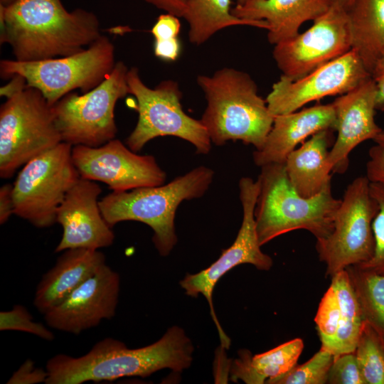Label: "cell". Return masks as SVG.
<instances>
[{
	"label": "cell",
	"mask_w": 384,
	"mask_h": 384,
	"mask_svg": "<svg viewBox=\"0 0 384 384\" xmlns=\"http://www.w3.org/2000/svg\"><path fill=\"white\" fill-rule=\"evenodd\" d=\"M1 43H7L15 60L37 61L78 53L101 36L92 11H68L61 0H14L0 5Z\"/></svg>",
	"instance_id": "1"
},
{
	"label": "cell",
	"mask_w": 384,
	"mask_h": 384,
	"mask_svg": "<svg viewBox=\"0 0 384 384\" xmlns=\"http://www.w3.org/2000/svg\"><path fill=\"white\" fill-rule=\"evenodd\" d=\"M193 346L184 331L173 326L155 343L128 348L118 340L106 338L85 355L58 354L46 366V384H80L113 380L127 376L146 377L164 368L181 371L192 361Z\"/></svg>",
	"instance_id": "2"
},
{
	"label": "cell",
	"mask_w": 384,
	"mask_h": 384,
	"mask_svg": "<svg viewBox=\"0 0 384 384\" xmlns=\"http://www.w3.org/2000/svg\"><path fill=\"white\" fill-rule=\"evenodd\" d=\"M197 84L207 102L200 120L211 142L223 146L230 140L241 141L260 149L274 117L250 75L225 67L212 75H198Z\"/></svg>",
	"instance_id": "3"
},
{
	"label": "cell",
	"mask_w": 384,
	"mask_h": 384,
	"mask_svg": "<svg viewBox=\"0 0 384 384\" xmlns=\"http://www.w3.org/2000/svg\"><path fill=\"white\" fill-rule=\"evenodd\" d=\"M257 181L254 215L261 246L295 230H306L316 240L331 233L341 199L333 196L331 184L316 196L304 198L291 184L284 163L261 166Z\"/></svg>",
	"instance_id": "4"
},
{
	"label": "cell",
	"mask_w": 384,
	"mask_h": 384,
	"mask_svg": "<svg viewBox=\"0 0 384 384\" xmlns=\"http://www.w3.org/2000/svg\"><path fill=\"white\" fill-rule=\"evenodd\" d=\"M213 177L210 168L200 166L166 184L112 191L99 201V207L111 228L127 220L149 225L154 231L156 250L166 256L177 242L174 220L178 206L183 201L203 196Z\"/></svg>",
	"instance_id": "5"
},
{
	"label": "cell",
	"mask_w": 384,
	"mask_h": 384,
	"mask_svg": "<svg viewBox=\"0 0 384 384\" xmlns=\"http://www.w3.org/2000/svg\"><path fill=\"white\" fill-rule=\"evenodd\" d=\"M127 78L129 94L137 102L138 120L126 139L132 151H141L156 137L172 136L191 143L198 154L210 152L209 135L200 119L183 111L182 92L176 81L163 80L151 88L143 82L137 67L128 70Z\"/></svg>",
	"instance_id": "6"
},
{
	"label": "cell",
	"mask_w": 384,
	"mask_h": 384,
	"mask_svg": "<svg viewBox=\"0 0 384 384\" xmlns=\"http://www.w3.org/2000/svg\"><path fill=\"white\" fill-rule=\"evenodd\" d=\"M115 63L114 45L102 35L84 50L67 56L37 61L1 60L0 74L4 79L23 77L28 85L39 90L53 106L75 89L85 93L97 87Z\"/></svg>",
	"instance_id": "7"
},
{
	"label": "cell",
	"mask_w": 384,
	"mask_h": 384,
	"mask_svg": "<svg viewBox=\"0 0 384 384\" xmlns=\"http://www.w3.org/2000/svg\"><path fill=\"white\" fill-rule=\"evenodd\" d=\"M53 106L36 87H26L0 108V176L15 171L62 142Z\"/></svg>",
	"instance_id": "8"
},
{
	"label": "cell",
	"mask_w": 384,
	"mask_h": 384,
	"mask_svg": "<svg viewBox=\"0 0 384 384\" xmlns=\"http://www.w3.org/2000/svg\"><path fill=\"white\" fill-rule=\"evenodd\" d=\"M128 70L124 62L118 61L97 87L81 95L71 92L53 106L63 142L97 147L115 139L114 107L129 94Z\"/></svg>",
	"instance_id": "9"
},
{
	"label": "cell",
	"mask_w": 384,
	"mask_h": 384,
	"mask_svg": "<svg viewBox=\"0 0 384 384\" xmlns=\"http://www.w3.org/2000/svg\"><path fill=\"white\" fill-rule=\"evenodd\" d=\"M72 148L62 142L23 165L13 185L15 215L41 228L56 223L59 206L80 178Z\"/></svg>",
	"instance_id": "10"
},
{
	"label": "cell",
	"mask_w": 384,
	"mask_h": 384,
	"mask_svg": "<svg viewBox=\"0 0 384 384\" xmlns=\"http://www.w3.org/2000/svg\"><path fill=\"white\" fill-rule=\"evenodd\" d=\"M378 209L366 176L357 177L348 185L336 212L331 233L316 242L319 258L326 266V276L331 277L373 257L372 223Z\"/></svg>",
	"instance_id": "11"
},
{
	"label": "cell",
	"mask_w": 384,
	"mask_h": 384,
	"mask_svg": "<svg viewBox=\"0 0 384 384\" xmlns=\"http://www.w3.org/2000/svg\"><path fill=\"white\" fill-rule=\"evenodd\" d=\"M240 199L242 207V221L238 235L228 248L223 250L219 258L208 268L197 274H187L181 281V286L188 296L202 294L207 299L210 314L219 332L221 344L230 346V339L223 332L215 314L213 292L220 277L233 267L241 264H251L260 270H268L272 260L261 250L256 230L255 207L259 193L257 180L242 177L239 181Z\"/></svg>",
	"instance_id": "12"
},
{
	"label": "cell",
	"mask_w": 384,
	"mask_h": 384,
	"mask_svg": "<svg viewBox=\"0 0 384 384\" xmlns=\"http://www.w3.org/2000/svg\"><path fill=\"white\" fill-rule=\"evenodd\" d=\"M351 49L346 9L333 2L309 29L275 44L272 55L282 75L296 80Z\"/></svg>",
	"instance_id": "13"
},
{
	"label": "cell",
	"mask_w": 384,
	"mask_h": 384,
	"mask_svg": "<svg viewBox=\"0 0 384 384\" xmlns=\"http://www.w3.org/2000/svg\"><path fill=\"white\" fill-rule=\"evenodd\" d=\"M72 159L81 178L106 183L112 191L164 183L165 171L151 155H139L119 139L102 146L75 145Z\"/></svg>",
	"instance_id": "14"
},
{
	"label": "cell",
	"mask_w": 384,
	"mask_h": 384,
	"mask_svg": "<svg viewBox=\"0 0 384 384\" xmlns=\"http://www.w3.org/2000/svg\"><path fill=\"white\" fill-rule=\"evenodd\" d=\"M370 76L356 50L351 49L296 80L282 75L266 102L274 117L288 114L324 97L345 94Z\"/></svg>",
	"instance_id": "15"
},
{
	"label": "cell",
	"mask_w": 384,
	"mask_h": 384,
	"mask_svg": "<svg viewBox=\"0 0 384 384\" xmlns=\"http://www.w3.org/2000/svg\"><path fill=\"white\" fill-rule=\"evenodd\" d=\"M119 292V274L105 265L60 304L44 314L45 321L52 329L80 334L114 316Z\"/></svg>",
	"instance_id": "16"
},
{
	"label": "cell",
	"mask_w": 384,
	"mask_h": 384,
	"mask_svg": "<svg viewBox=\"0 0 384 384\" xmlns=\"http://www.w3.org/2000/svg\"><path fill=\"white\" fill-rule=\"evenodd\" d=\"M101 192L95 181L81 177L68 191L57 210L56 223L62 226L63 235L55 252L112 245L114 235L102 217L97 201Z\"/></svg>",
	"instance_id": "17"
},
{
	"label": "cell",
	"mask_w": 384,
	"mask_h": 384,
	"mask_svg": "<svg viewBox=\"0 0 384 384\" xmlns=\"http://www.w3.org/2000/svg\"><path fill=\"white\" fill-rule=\"evenodd\" d=\"M314 321L321 348L334 357L355 352L365 320L346 269L331 277Z\"/></svg>",
	"instance_id": "18"
},
{
	"label": "cell",
	"mask_w": 384,
	"mask_h": 384,
	"mask_svg": "<svg viewBox=\"0 0 384 384\" xmlns=\"http://www.w3.org/2000/svg\"><path fill=\"white\" fill-rule=\"evenodd\" d=\"M376 97L377 87L370 76L332 103L337 132L328 158L332 173H345L348 167L350 153L358 144L373 140L382 132L375 121Z\"/></svg>",
	"instance_id": "19"
},
{
	"label": "cell",
	"mask_w": 384,
	"mask_h": 384,
	"mask_svg": "<svg viewBox=\"0 0 384 384\" xmlns=\"http://www.w3.org/2000/svg\"><path fill=\"white\" fill-rule=\"evenodd\" d=\"M336 120L332 103L274 116L264 145L253 152L255 164L261 167L284 164L289 154L307 137L324 129L334 131Z\"/></svg>",
	"instance_id": "20"
},
{
	"label": "cell",
	"mask_w": 384,
	"mask_h": 384,
	"mask_svg": "<svg viewBox=\"0 0 384 384\" xmlns=\"http://www.w3.org/2000/svg\"><path fill=\"white\" fill-rule=\"evenodd\" d=\"M106 265L98 250L73 248L64 250L54 266L42 277L33 304L43 314L60 304L75 289Z\"/></svg>",
	"instance_id": "21"
},
{
	"label": "cell",
	"mask_w": 384,
	"mask_h": 384,
	"mask_svg": "<svg viewBox=\"0 0 384 384\" xmlns=\"http://www.w3.org/2000/svg\"><path fill=\"white\" fill-rule=\"evenodd\" d=\"M332 4L333 0H249L236 4L232 14L242 19L265 21L268 41L275 45L297 36L304 22L314 21Z\"/></svg>",
	"instance_id": "22"
},
{
	"label": "cell",
	"mask_w": 384,
	"mask_h": 384,
	"mask_svg": "<svg viewBox=\"0 0 384 384\" xmlns=\"http://www.w3.org/2000/svg\"><path fill=\"white\" fill-rule=\"evenodd\" d=\"M332 129L321 130L287 156L284 166L289 180L304 198H311L331 184L328 158L334 143Z\"/></svg>",
	"instance_id": "23"
},
{
	"label": "cell",
	"mask_w": 384,
	"mask_h": 384,
	"mask_svg": "<svg viewBox=\"0 0 384 384\" xmlns=\"http://www.w3.org/2000/svg\"><path fill=\"white\" fill-rule=\"evenodd\" d=\"M351 49L371 74L384 51V0H353L346 9Z\"/></svg>",
	"instance_id": "24"
},
{
	"label": "cell",
	"mask_w": 384,
	"mask_h": 384,
	"mask_svg": "<svg viewBox=\"0 0 384 384\" xmlns=\"http://www.w3.org/2000/svg\"><path fill=\"white\" fill-rule=\"evenodd\" d=\"M304 348L302 338H296L268 351L252 356L242 350L230 368V379L247 384L268 383L290 370Z\"/></svg>",
	"instance_id": "25"
},
{
	"label": "cell",
	"mask_w": 384,
	"mask_h": 384,
	"mask_svg": "<svg viewBox=\"0 0 384 384\" xmlns=\"http://www.w3.org/2000/svg\"><path fill=\"white\" fill-rule=\"evenodd\" d=\"M184 18L188 24V40L200 46L218 31L233 26H250L267 30L265 21L245 20L232 14V0H184Z\"/></svg>",
	"instance_id": "26"
},
{
	"label": "cell",
	"mask_w": 384,
	"mask_h": 384,
	"mask_svg": "<svg viewBox=\"0 0 384 384\" xmlns=\"http://www.w3.org/2000/svg\"><path fill=\"white\" fill-rule=\"evenodd\" d=\"M358 298L364 320L384 341V274L358 265L346 268Z\"/></svg>",
	"instance_id": "27"
},
{
	"label": "cell",
	"mask_w": 384,
	"mask_h": 384,
	"mask_svg": "<svg viewBox=\"0 0 384 384\" xmlns=\"http://www.w3.org/2000/svg\"><path fill=\"white\" fill-rule=\"evenodd\" d=\"M355 354L366 384H384V341L366 321Z\"/></svg>",
	"instance_id": "28"
},
{
	"label": "cell",
	"mask_w": 384,
	"mask_h": 384,
	"mask_svg": "<svg viewBox=\"0 0 384 384\" xmlns=\"http://www.w3.org/2000/svg\"><path fill=\"white\" fill-rule=\"evenodd\" d=\"M334 356L320 348L308 361L297 363L287 373L270 384H325L333 364Z\"/></svg>",
	"instance_id": "29"
},
{
	"label": "cell",
	"mask_w": 384,
	"mask_h": 384,
	"mask_svg": "<svg viewBox=\"0 0 384 384\" xmlns=\"http://www.w3.org/2000/svg\"><path fill=\"white\" fill-rule=\"evenodd\" d=\"M370 191L379 206L372 223L375 240L374 253L368 261L356 265L384 274V184L370 182Z\"/></svg>",
	"instance_id": "30"
},
{
	"label": "cell",
	"mask_w": 384,
	"mask_h": 384,
	"mask_svg": "<svg viewBox=\"0 0 384 384\" xmlns=\"http://www.w3.org/2000/svg\"><path fill=\"white\" fill-rule=\"evenodd\" d=\"M1 331H19L33 334L46 341H52L54 335L46 326L33 321L28 309L15 305L9 311L0 312Z\"/></svg>",
	"instance_id": "31"
},
{
	"label": "cell",
	"mask_w": 384,
	"mask_h": 384,
	"mask_svg": "<svg viewBox=\"0 0 384 384\" xmlns=\"http://www.w3.org/2000/svg\"><path fill=\"white\" fill-rule=\"evenodd\" d=\"M327 383L366 384L361 371L355 352L334 357Z\"/></svg>",
	"instance_id": "32"
},
{
	"label": "cell",
	"mask_w": 384,
	"mask_h": 384,
	"mask_svg": "<svg viewBox=\"0 0 384 384\" xmlns=\"http://www.w3.org/2000/svg\"><path fill=\"white\" fill-rule=\"evenodd\" d=\"M48 378L46 369L36 368L31 359H27L16 370L6 383L8 384H35L45 383Z\"/></svg>",
	"instance_id": "33"
},
{
	"label": "cell",
	"mask_w": 384,
	"mask_h": 384,
	"mask_svg": "<svg viewBox=\"0 0 384 384\" xmlns=\"http://www.w3.org/2000/svg\"><path fill=\"white\" fill-rule=\"evenodd\" d=\"M178 18L169 13L160 15L151 30L154 40L178 38L181 27Z\"/></svg>",
	"instance_id": "34"
},
{
	"label": "cell",
	"mask_w": 384,
	"mask_h": 384,
	"mask_svg": "<svg viewBox=\"0 0 384 384\" xmlns=\"http://www.w3.org/2000/svg\"><path fill=\"white\" fill-rule=\"evenodd\" d=\"M366 177L371 183L384 184V146L375 144L368 151Z\"/></svg>",
	"instance_id": "35"
},
{
	"label": "cell",
	"mask_w": 384,
	"mask_h": 384,
	"mask_svg": "<svg viewBox=\"0 0 384 384\" xmlns=\"http://www.w3.org/2000/svg\"><path fill=\"white\" fill-rule=\"evenodd\" d=\"M154 53L156 57L165 61L177 60L181 53V43L178 38L155 40Z\"/></svg>",
	"instance_id": "36"
},
{
	"label": "cell",
	"mask_w": 384,
	"mask_h": 384,
	"mask_svg": "<svg viewBox=\"0 0 384 384\" xmlns=\"http://www.w3.org/2000/svg\"><path fill=\"white\" fill-rule=\"evenodd\" d=\"M377 87L376 110H384V51L374 65L370 74Z\"/></svg>",
	"instance_id": "37"
},
{
	"label": "cell",
	"mask_w": 384,
	"mask_h": 384,
	"mask_svg": "<svg viewBox=\"0 0 384 384\" xmlns=\"http://www.w3.org/2000/svg\"><path fill=\"white\" fill-rule=\"evenodd\" d=\"M14 186L6 183L0 188V223L4 224L14 214Z\"/></svg>",
	"instance_id": "38"
},
{
	"label": "cell",
	"mask_w": 384,
	"mask_h": 384,
	"mask_svg": "<svg viewBox=\"0 0 384 384\" xmlns=\"http://www.w3.org/2000/svg\"><path fill=\"white\" fill-rule=\"evenodd\" d=\"M165 13L174 14L178 17H183L186 12L184 0H143Z\"/></svg>",
	"instance_id": "39"
},
{
	"label": "cell",
	"mask_w": 384,
	"mask_h": 384,
	"mask_svg": "<svg viewBox=\"0 0 384 384\" xmlns=\"http://www.w3.org/2000/svg\"><path fill=\"white\" fill-rule=\"evenodd\" d=\"M27 85L25 78L19 75H13L10 81L1 87L0 95L9 98L23 90Z\"/></svg>",
	"instance_id": "40"
},
{
	"label": "cell",
	"mask_w": 384,
	"mask_h": 384,
	"mask_svg": "<svg viewBox=\"0 0 384 384\" xmlns=\"http://www.w3.org/2000/svg\"><path fill=\"white\" fill-rule=\"evenodd\" d=\"M373 141L379 145L384 146V131L382 130L373 139Z\"/></svg>",
	"instance_id": "41"
},
{
	"label": "cell",
	"mask_w": 384,
	"mask_h": 384,
	"mask_svg": "<svg viewBox=\"0 0 384 384\" xmlns=\"http://www.w3.org/2000/svg\"><path fill=\"white\" fill-rule=\"evenodd\" d=\"M353 0H333L334 3H336L346 9L352 4Z\"/></svg>",
	"instance_id": "42"
},
{
	"label": "cell",
	"mask_w": 384,
	"mask_h": 384,
	"mask_svg": "<svg viewBox=\"0 0 384 384\" xmlns=\"http://www.w3.org/2000/svg\"><path fill=\"white\" fill-rule=\"evenodd\" d=\"M14 1V0H0V5L6 6L13 2Z\"/></svg>",
	"instance_id": "43"
},
{
	"label": "cell",
	"mask_w": 384,
	"mask_h": 384,
	"mask_svg": "<svg viewBox=\"0 0 384 384\" xmlns=\"http://www.w3.org/2000/svg\"><path fill=\"white\" fill-rule=\"evenodd\" d=\"M247 1H249V0H237V4H243Z\"/></svg>",
	"instance_id": "44"
}]
</instances>
